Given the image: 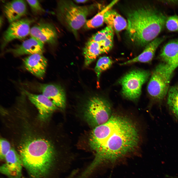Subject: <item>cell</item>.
Returning a JSON list of instances; mask_svg holds the SVG:
<instances>
[{"mask_svg":"<svg viewBox=\"0 0 178 178\" xmlns=\"http://www.w3.org/2000/svg\"><path fill=\"white\" fill-rule=\"evenodd\" d=\"M135 123L121 115H112L105 123L97 126L90 134L89 143L95 157L90 171L103 162L113 163L134 151L140 138Z\"/></svg>","mask_w":178,"mask_h":178,"instance_id":"1","label":"cell"},{"mask_svg":"<svg viewBox=\"0 0 178 178\" xmlns=\"http://www.w3.org/2000/svg\"><path fill=\"white\" fill-rule=\"evenodd\" d=\"M127 18L129 37L135 44L142 47L156 38L165 26L167 18L160 10L150 6L131 11Z\"/></svg>","mask_w":178,"mask_h":178,"instance_id":"2","label":"cell"},{"mask_svg":"<svg viewBox=\"0 0 178 178\" xmlns=\"http://www.w3.org/2000/svg\"><path fill=\"white\" fill-rule=\"evenodd\" d=\"M19 155L31 178H43L48 173L54 155L53 147L42 138L27 139L20 145Z\"/></svg>","mask_w":178,"mask_h":178,"instance_id":"3","label":"cell"},{"mask_svg":"<svg viewBox=\"0 0 178 178\" xmlns=\"http://www.w3.org/2000/svg\"><path fill=\"white\" fill-rule=\"evenodd\" d=\"M93 8L91 5L78 6L72 1L60 0L58 2L59 20L75 34L86 22L87 16Z\"/></svg>","mask_w":178,"mask_h":178,"instance_id":"4","label":"cell"},{"mask_svg":"<svg viewBox=\"0 0 178 178\" xmlns=\"http://www.w3.org/2000/svg\"><path fill=\"white\" fill-rule=\"evenodd\" d=\"M173 72L163 63L156 67L151 75L147 88L149 95L153 99L159 101L165 96L169 89Z\"/></svg>","mask_w":178,"mask_h":178,"instance_id":"5","label":"cell"},{"mask_svg":"<svg viewBox=\"0 0 178 178\" xmlns=\"http://www.w3.org/2000/svg\"><path fill=\"white\" fill-rule=\"evenodd\" d=\"M150 75L146 70H135L131 71L123 76L119 81L122 86V93L126 98L135 100L140 96L143 85Z\"/></svg>","mask_w":178,"mask_h":178,"instance_id":"6","label":"cell"},{"mask_svg":"<svg viewBox=\"0 0 178 178\" xmlns=\"http://www.w3.org/2000/svg\"><path fill=\"white\" fill-rule=\"evenodd\" d=\"M111 112V105L108 101L94 96L88 101L85 115L89 124L96 127L106 122L112 115Z\"/></svg>","mask_w":178,"mask_h":178,"instance_id":"7","label":"cell"},{"mask_svg":"<svg viewBox=\"0 0 178 178\" xmlns=\"http://www.w3.org/2000/svg\"><path fill=\"white\" fill-rule=\"evenodd\" d=\"M33 22L32 20L25 18L10 23L3 35L2 48L13 40L22 39L30 34V25Z\"/></svg>","mask_w":178,"mask_h":178,"instance_id":"8","label":"cell"},{"mask_svg":"<svg viewBox=\"0 0 178 178\" xmlns=\"http://www.w3.org/2000/svg\"><path fill=\"white\" fill-rule=\"evenodd\" d=\"M5 163L0 166V172L9 178H21L22 162L19 154L11 149L5 156Z\"/></svg>","mask_w":178,"mask_h":178,"instance_id":"9","label":"cell"},{"mask_svg":"<svg viewBox=\"0 0 178 178\" xmlns=\"http://www.w3.org/2000/svg\"><path fill=\"white\" fill-rule=\"evenodd\" d=\"M37 88L42 94L52 101L57 107L62 109L65 107L66 94L60 86L54 84L39 83Z\"/></svg>","mask_w":178,"mask_h":178,"instance_id":"10","label":"cell"},{"mask_svg":"<svg viewBox=\"0 0 178 178\" xmlns=\"http://www.w3.org/2000/svg\"><path fill=\"white\" fill-rule=\"evenodd\" d=\"M30 34L42 43L53 44L57 36L56 30L51 24L45 22H41L31 28Z\"/></svg>","mask_w":178,"mask_h":178,"instance_id":"11","label":"cell"},{"mask_svg":"<svg viewBox=\"0 0 178 178\" xmlns=\"http://www.w3.org/2000/svg\"><path fill=\"white\" fill-rule=\"evenodd\" d=\"M23 91L37 109L39 117L42 120H45L56 109L55 105L43 95L34 94L24 89Z\"/></svg>","mask_w":178,"mask_h":178,"instance_id":"12","label":"cell"},{"mask_svg":"<svg viewBox=\"0 0 178 178\" xmlns=\"http://www.w3.org/2000/svg\"><path fill=\"white\" fill-rule=\"evenodd\" d=\"M24 66L28 71L38 78L42 79L45 72L47 59L42 54L30 55L23 59Z\"/></svg>","mask_w":178,"mask_h":178,"instance_id":"13","label":"cell"},{"mask_svg":"<svg viewBox=\"0 0 178 178\" xmlns=\"http://www.w3.org/2000/svg\"><path fill=\"white\" fill-rule=\"evenodd\" d=\"M159 57L173 71L178 67V38L169 42L162 47Z\"/></svg>","mask_w":178,"mask_h":178,"instance_id":"14","label":"cell"},{"mask_svg":"<svg viewBox=\"0 0 178 178\" xmlns=\"http://www.w3.org/2000/svg\"><path fill=\"white\" fill-rule=\"evenodd\" d=\"M44 51V44L31 37L16 47L8 49L7 51L12 53L15 56H19L24 54H42Z\"/></svg>","mask_w":178,"mask_h":178,"instance_id":"15","label":"cell"},{"mask_svg":"<svg viewBox=\"0 0 178 178\" xmlns=\"http://www.w3.org/2000/svg\"><path fill=\"white\" fill-rule=\"evenodd\" d=\"M3 12L8 22L11 23L19 19L27 12L26 5L23 0H14L4 5Z\"/></svg>","mask_w":178,"mask_h":178,"instance_id":"16","label":"cell"},{"mask_svg":"<svg viewBox=\"0 0 178 178\" xmlns=\"http://www.w3.org/2000/svg\"><path fill=\"white\" fill-rule=\"evenodd\" d=\"M163 36L156 38L150 42L146 46L142 52L137 57L120 64L124 65L136 62L147 63L152 60L156 50L159 45L166 38Z\"/></svg>","mask_w":178,"mask_h":178,"instance_id":"17","label":"cell"},{"mask_svg":"<svg viewBox=\"0 0 178 178\" xmlns=\"http://www.w3.org/2000/svg\"><path fill=\"white\" fill-rule=\"evenodd\" d=\"M104 53L105 51L99 43L89 39L83 50L85 65L89 66L99 55Z\"/></svg>","mask_w":178,"mask_h":178,"instance_id":"18","label":"cell"},{"mask_svg":"<svg viewBox=\"0 0 178 178\" xmlns=\"http://www.w3.org/2000/svg\"><path fill=\"white\" fill-rule=\"evenodd\" d=\"M104 22L117 32L127 28V22L116 11L110 9L105 13Z\"/></svg>","mask_w":178,"mask_h":178,"instance_id":"19","label":"cell"},{"mask_svg":"<svg viewBox=\"0 0 178 178\" xmlns=\"http://www.w3.org/2000/svg\"><path fill=\"white\" fill-rule=\"evenodd\" d=\"M118 1V0H117L112 1L92 18L87 21L85 23V27L90 29L102 25L104 22V18L106 13L111 9Z\"/></svg>","mask_w":178,"mask_h":178,"instance_id":"20","label":"cell"},{"mask_svg":"<svg viewBox=\"0 0 178 178\" xmlns=\"http://www.w3.org/2000/svg\"><path fill=\"white\" fill-rule=\"evenodd\" d=\"M167 103L175 117L178 120V85L173 86L168 93Z\"/></svg>","mask_w":178,"mask_h":178,"instance_id":"21","label":"cell"},{"mask_svg":"<svg viewBox=\"0 0 178 178\" xmlns=\"http://www.w3.org/2000/svg\"><path fill=\"white\" fill-rule=\"evenodd\" d=\"M113 62L107 56L102 57L99 59L94 68L98 81L101 73L109 68L112 65Z\"/></svg>","mask_w":178,"mask_h":178,"instance_id":"22","label":"cell"},{"mask_svg":"<svg viewBox=\"0 0 178 178\" xmlns=\"http://www.w3.org/2000/svg\"><path fill=\"white\" fill-rule=\"evenodd\" d=\"M113 32L111 27L107 26L93 35L90 39L98 42H104L109 39L113 38Z\"/></svg>","mask_w":178,"mask_h":178,"instance_id":"23","label":"cell"},{"mask_svg":"<svg viewBox=\"0 0 178 178\" xmlns=\"http://www.w3.org/2000/svg\"><path fill=\"white\" fill-rule=\"evenodd\" d=\"M165 26L170 31L178 32V16L175 15L167 18Z\"/></svg>","mask_w":178,"mask_h":178,"instance_id":"24","label":"cell"},{"mask_svg":"<svg viewBox=\"0 0 178 178\" xmlns=\"http://www.w3.org/2000/svg\"><path fill=\"white\" fill-rule=\"evenodd\" d=\"M0 157L1 159H4L6 156L10 149V145L7 140L1 139L0 142Z\"/></svg>","mask_w":178,"mask_h":178,"instance_id":"25","label":"cell"},{"mask_svg":"<svg viewBox=\"0 0 178 178\" xmlns=\"http://www.w3.org/2000/svg\"><path fill=\"white\" fill-rule=\"evenodd\" d=\"M26 1L34 12L38 13L44 11L38 0H27Z\"/></svg>","mask_w":178,"mask_h":178,"instance_id":"26","label":"cell"},{"mask_svg":"<svg viewBox=\"0 0 178 178\" xmlns=\"http://www.w3.org/2000/svg\"><path fill=\"white\" fill-rule=\"evenodd\" d=\"M164 2L168 4H178V0H166L164 1Z\"/></svg>","mask_w":178,"mask_h":178,"instance_id":"27","label":"cell"},{"mask_svg":"<svg viewBox=\"0 0 178 178\" xmlns=\"http://www.w3.org/2000/svg\"><path fill=\"white\" fill-rule=\"evenodd\" d=\"M88 0H75L74 1H75L76 2H77V3H84L85 2H86V1H87Z\"/></svg>","mask_w":178,"mask_h":178,"instance_id":"28","label":"cell"},{"mask_svg":"<svg viewBox=\"0 0 178 178\" xmlns=\"http://www.w3.org/2000/svg\"></svg>","mask_w":178,"mask_h":178,"instance_id":"29","label":"cell"}]
</instances>
